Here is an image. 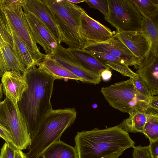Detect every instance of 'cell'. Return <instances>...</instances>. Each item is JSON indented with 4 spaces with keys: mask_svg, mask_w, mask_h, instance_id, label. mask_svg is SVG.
<instances>
[{
    "mask_svg": "<svg viewBox=\"0 0 158 158\" xmlns=\"http://www.w3.org/2000/svg\"><path fill=\"white\" fill-rule=\"evenodd\" d=\"M0 124L10 132L15 148L22 150L29 146L31 136L18 104L6 97L0 102Z\"/></svg>",
    "mask_w": 158,
    "mask_h": 158,
    "instance_id": "cell-6",
    "label": "cell"
},
{
    "mask_svg": "<svg viewBox=\"0 0 158 158\" xmlns=\"http://www.w3.org/2000/svg\"><path fill=\"white\" fill-rule=\"evenodd\" d=\"M85 2L90 8L99 10L104 18L107 17L109 12L107 0H85Z\"/></svg>",
    "mask_w": 158,
    "mask_h": 158,
    "instance_id": "cell-28",
    "label": "cell"
},
{
    "mask_svg": "<svg viewBox=\"0 0 158 158\" xmlns=\"http://www.w3.org/2000/svg\"><path fill=\"white\" fill-rule=\"evenodd\" d=\"M47 55L80 78L83 83L95 85L101 81L100 75L85 68L67 48L60 44L58 45L52 53Z\"/></svg>",
    "mask_w": 158,
    "mask_h": 158,
    "instance_id": "cell-9",
    "label": "cell"
},
{
    "mask_svg": "<svg viewBox=\"0 0 158 158\" xmlns=\"http://www.w3.org/2000/svg\"><path fill=\"white\" fill-rule=\"evenodd\" d=\"M78 158H118L135 142L118 125L78 132L75 138Z\"/></svg>",
    "mask_w": 158,
    "mask_h": 158,
    "instance_id": "cell-2",
    "label": "cell"
},
{
    "mask_svg": "<svg viewBox=\"0 0 158 158\" xmlns=\"http://www.w3.org/2000/svg\"><path fill=\"white\" fill-rule=\"evenodd\" d=\"M140 30L147 38L149 47L144 60L138 69L158 58V16L152 18L143 17Z\"/></svg>",
    "mask_w": 158,
    "mask_h": 158,
    "instance_id": "cell-15",
    "label": "cell"
},
{
    "mask_svg": "<svg viewBox=\"0 0 158 158\" xmlns=\"http://www.w3.org/2000/svg\"><path fill=\"white\" fill-rule=\"evenodd\" d=\"M77 114L74 107L53 110L49 113L31 137L27 158H39L48 147L60 140L64 132L74 123Z\"/></svg>",
    "mask_w": 158,
    "mask_h": 158,
    "instance_id": "cell-3",
    "label": "cell"
},
{
    "mask_svg": "<svg viewBox=\"0 0 158 158\" xmlns=\"http://www.w3.org/2000/svg\"><path fill=\"white\" fill-rule=\"evenodd\" d=\"M3 93L2 84L0 83V102L2 101L1 100L2 98Z\"/></svg>",
    "mask_w": 158,
    "mask_h": 158,
    "instance_id": "cell-40",
    "label": "cell"
},
{
    "mask_svg": "<svg viewBox=\"0 0 158 158\" xmlns=\"http://www.w3.org/2000/svg\"><path fill=\"white\" fill-rule=\"evenodd\" d=\"M148 110L158 113V97L157 96H151L150 98Z\"/></svg>",
    "mask_w": 158,
    "mask_h": 158,
    "instance_id": "cell-36",
    "label": "cell"
},
{
    "mask_svg": "<svg viewBox=\"0 0 158 158\" xmlns=\"http://www.w3.org/2000/svg\"><path fill=\"white\" fill-rule=\"evenodd\" d=\"M104 64L110 69L114 70L130 78L135 79L139 77L138 74L133 71L126 64L120 62L106 61Z\"/></svg>",
    "mask_w": 158,
    "mask_h": 158,
    "instance_id": "cell-27",
    "label": "cell"
},
{
    "mask_svg": "<svg viewBox=\"0 0 158 158\" xmlns=\"http://www.w3.org/2000/svg\"><path fill=\"white\" fill-rule=\"evenodd\" d=\"M14 158H27V157L21 150L15 148Z\"/></svg>",
    "mask_w": 158,
    "mask_h": 158,
    "instance_id": "cell-38",
    "label": "cell"
},
{
    "mask_svg": "<svg viewBox=\"0 0 158 158\" xmlns=\"http://www.w3.org/2000/svg\"><path fill=\"white\" fill-rule=\"evenodd\" d=\"M8 21L13 37L12 50L25 72L36 65L26 45L16 33L9 20Z\"/></svg>",
    "mask_w": 158,
    "mask_h": 158,
    "instance_id": "cell-19",
    "label": "cell"
},
{
    "mask_svg": "<svg viewBox=\"0 0 158 158\" xmlns=\"http://www.w3.org/2000/svg\"><path fill=\"white\" fill-rule=\"evenodd\" d=\"M69 2L75 4L85 2V0H67Z\"/></svg>",
    "mask_w": 158,
    "mask_h": 158,
    "instance_id": "cell-39",
    "label": "cell"
},
{
    "mask_svg": "<svg viewBox=\"0 0 158 158\" xmlns=\"http://www.w3.org/2000/svg\"><path fill=\"white\" fill-rule=\"evenodd\" d=\"M23 74L28 86L17 104L31 137L45 116L53 110L51 99L56 79L36 66Z\"/></svg>",
    "mask_w": 158,
    "mask_h": 158,
    "instance_id": "cell-1",
    "label": "cell"
},
{
    "mask_svg": "<svg viewBox=\"0 0 158 158\" xmlns=\"http://www.w3.org/2000/svg\"><path fill=\"white\" fill-rule=\"evenodd\" d=\"M131 0L143 17L152 18L158 16V0Z\"/></svg>",
    "mask_w": 158,
    "mask_h": 158,
    "instance_id": "cell-24",
    "label": "cell"
},
{
    "mask_svg": "<svg viewBox=\"0 0 158 158\" xmlns=\"http://www.w3.org/2000/svg\"><path fill=\"white\" fill-rule=\"evenodd\" d=\"M0 137L4 139L6 142L14 147L13 138L10 132L0 124Z\"/></svg>",
    "mask_w": 158,
    "mask_h": 158,
    "instance_id": "cell-34",
    "label": "cell"
},
{
    "mask_svg": "<svg viewBox=\"0 0 158 158\" xmlns=\"http://www.w3.org/2000/svg\"><path fill=\"white\" fill-rule=\"evenodd\" d=\"M133 148V158H152L149 146H142L139 145L134 146Z\"/></svg>",
    "mask_w": 158,
    "mask_h": 158,
    "instance_id": "cell-30",
    "label": "cell"
},
{
    "mask_svg": "<svg viewBox=\"0 0 158 158\" xmlns=\"http://www.w3.org/2000/svg\"><path fill=\"white\" fill-rule=\"evenodd\" d=\"M15 148L6 142L1 149L0 158H14Z\"/></svg>",
    "mask_w": 158,
    "mask_h": 158,
    "instance_id": "cell-32",
    "label": "cell"
},
{
    "mask_svg": "<svg viewBox=\"0 0 158 158\" xmlns=\"http://www.w3.org/2000/svg\"><path fill=\"white\" fill-rule=\"evenodd\" d=\"M147 120L142 133L149 141L158 140V113L147 110L146 112Z\"/></svg>",
    "mask_w": 158,
    "mask_h": 158,
    "instance_id": "cell-25",
    "label": "cell"
},
{
    "mask_svg": "<svg viewBox=\"0 0 158 158\" xmlns=\"http://www.w3.org/2000/svg\"><path fill=\"white\" fill-rule=\"evenodd\" d=\"M11 71L22 74L24 72L11 47L6 43L0 42V77Z\"/></svg>",
    "mask_w": 158,
    "mask_h": 158,
    "instance_id": "cell-17",
    "label": "cell"
},
{
    "mask_svg": "<svg viewBox=\"0 0 158 158\" xmlns=\"http://www.w3.org/2000/svg\"><path fill=\"white\" fill-rule=\"evenodd\" d=\"M149 151L152 158H158V140L149 141Z\"/></svg>",
    "mask_w": 158,
    "mask_h": 158,
    "instance_id": "cell-35",
    "label": "cell"
},
{
    "mask_svg": "<svg viewBox=\"0 0 158 158\" xmlns=\"http://www.w3.org/2000/svg\"><path fill=\"white\" fill-rule=\"evenodd\" d=\"M109 12L105 20L117 31L139 30L143 17L131 0H107Z\"/></svg>",
    "mask_w": 158,
    "mask_h": 158,
    "instance_id": "cell-7",
    "label": "cell"
},
{
    "mask_svg": "<svg viewBox=\"0 0 158 158\" xmlns=\"http://www.w3.org/2000/svg\"><path fill=\"white\" fill-rule=\"evenodd\" d=\"M42 158H78L75 147L60 140L48 147L41 155Z\"/></svg>",
    "mask_w": 158,
    "mask_h": 158,
    "instance_id": "cell-21",
    "label": "cell"
},
{
    "mask_svg": "<svg viewBox=\"0 0 158 158\" xmlns=\"http://www.w3.org/2000/svg\"><path fill=\"white\" fill-rule=\"evenodd\" d=\"M112 75V72L109 68L103 70L100 75L102 79L105 81H109L111 78Z\"/></svg>",
    "mask_w": 158,
    "mask_h": 158,
    "instance_id": "cell-37",
    "label": "cell"
},
{
    "mask_svg": "<svg viewBox=\"0 0 158 158\" xmlns=\"http://www.w3.org/2000/svg\"><path fill=\"white\" fill-rule=\"evenodd\" d=\"M38 67L52 76L55 79H71L81 81V80L68 70L57 63L46 55Z\"/></svg>",
    "mask_w": 158,
    "mask_h": 158,
    "instance_id": "cell-22",
    "label": "cell"
},
{
    "mask_svg": "<svg viewBox=\"0 0 158 158\" xmlns=\"http://www.w3.org/2000/svg\"><path fill=\"white\" fill-rule=\"evenodd\" d=\"M88 51L95 58L104 64L106 61L120 62L125 64L122 59L110 54L104 52Z\"/></svg>",
    "mask_w": 158,
    "mask_h": 158,
    "instance_id": "cell-29",
    "label": "cell"
},
{
    "mask_svg": "<svg viewBox=\"0 0 158 158\" xmlns=\"http://www.w3.org/2000/svg\"><path fill=\"white\" fill-rule=\"evenodd\" d=\"M118 38L141 62L148 52L149 44L147 39L140 30L117 31Z\"/></svg>",
    "mask_w": 158,
    "mask_h": 158,
    "instance_id": "cell-16",
    "label": "cell"
},
{
    "mask_svg": "<svg viewBox=\"0 0 158 158\" xmlns=\"http://www.w3.org/2000/svg\"><path fill=\"white\" fill-rule=\"evenodd\" d=\"M51 11L63 38L69 48L83 49L85 42L81 31L84 10L67 0H44Z\"/></svg>",
    "mask_w": 158,
    "mask_h": 158,
    "instance_id": "cell-4",
    "label": "cell"
},
{
    "mask_svg": "<svg viewBox=\"0 0 158 158\" xmlns=\"http://www.w3.org/2000/svg\"><path fill=\"white\" fill-rule=\"evenodd\" d=\"M23 0H0V9H9L21 6Z\"/></svg>",
    "mask_w": 158,
    "mask_h": 158,
    "instance_id": "cell-33",
    "label": "cell"
},
{
    "mask_svg": "<svg viewBox=\"0 0 158 158\" xmlns=\"http://www.w3.org/2000/svg\"><path fill=\"white\" fill-rule=\"evenodd\" d=\"M83 49L89 51L104 52L111 54L123 60L128 66H134L136 69L141 63L116 34L107 40L88 45Z\"/></svg>",
    "mask_w": 158,
    "mask_h": 158,
    "instance_id": "cell-10",
    "label": "cell"
},
{
    "mask_svg": "<svg viewBox=\"0 0 158 158\" xmlns=\"http://www.w3.org/2000/svg\"><path fill=\"white\" fill-rule=\"evenodd\" d=\"M128 118L124 119L119 124V127L125 132H140L142 133L147 120L146 112L135 111L129 114Z\"/></svg>",
    "mask_w": 158,
    "mask_h": 158,
    "instance_id": "cell-23",
    "label": "cell"
},
{
    "mask_svg": "<svg viewBox=\"0 0 158 158\" xmlns=\"http://www.w3.org/2000/svg\"><path fill=\"white\" fill-rule=\"evenodd\" d=\"M0 42L13 48V40L10 25L5 13L0 9Z\"/></svg>",
    "mask_w": 158,
    "mask_h": 158,
    "instance_id": "cell-26",
    "label": "cell"
},
{
    "mask_svg": "<svg viewBox=\"0 0 158 158\" xmlns=\"http://www.w3.org/2000/svg\"><path fill=\"white\" fill-rule=\"evenodd\" d=\"M81 19L84 48L88 45L106 41L114 35L109 28L90 17L85 11L82 15Z\"/></svg>",
    "mask_w": 158,
    "mask_h": 158,
    "instance_id": "cell-12",
    "label": "cell"
},
{
    "mask_svg": "<svg viewBox=\"0 0 158 158\" xmlns=\"http://www.w3.org/2000/svg\"><path fill=\"white\" fill-rule=\"evenodd\" d=\"M24 12L31 14L38 19L55 38L58 45L63 38L54 16L44 0H23Z\"/></svg>",
    "mask_w": 158,
    "mask_h": 158,
    "instance_id": "cell-11",
    "label": "cell"
},
{
    "mask_svg": "<svg viewBox=\"0 0 158 158\" xmlns=\"http://www.w3.org/2000/svg\"><path fill=\"white\" fill-rule=\"evenodd\" d=\"M67 48L77 59L85 68L90 71L100 75L103 70L109 68L86 49L76 48Z\"/></svg>",
    "mask_w": 158,
    "mask_h": 158,
    "instance_id": "cell-20",
    "label": "cell"
},
{
    "mask_svg": "<svg viewBox=\"0 0 158 158\" xmlns=\"http://www.w3.org/2000/svg\"><path fill=\"white\" fill-rule=\"evenodd\" d=\"M24 14L36 44L41 46L46 55L52 53L58 45L55 38L42 23L35 16L24 12Z\"/></svg>",
    "mask_w": 158,
    "mask_h": 158,
    "instance_id": "cell-13",
    "label": "cell"
},
{
    "mask_svg": "<svg viewBox=\"0 0 158 158\" xmlns=\"http://www.w3.org/2000/svg\"><path fill=\"white\" fill-rule=\"evenodd\" d=\"M133 79L135 88L140 93L149 98L152 96L147 86L139 77Z\"/></svg>",
    "mask_w": 158,
    "mask_h": 158,
    "instance_id": "cell-31",
    "label": "cell"
},
{
    "mask_svg": "<svg viewBox=\"0 0 158 158\" xmlns=\"http://www.w3.org/2000/svg\"><path fill=\"white\" fill-rule=\"evenodd\" d=\"M144 82L152 96L158 94V58L138 69L135 72Z\"/></svg>",
    "mask_w": 158,
    "mask_h": 158,
    "instance_id": "cell-18",
    "label": "cell"
},
{
    "mask_svg": "<svg viewBox=\"0 0 158 158\" xmlns=\"http://www.w3.org/2000/svg\"><path fill=\"white\" fill-rule=\"evenodd\" d=\"M3 92L14 105L17 104L27 87L23 74L13 71L4 73L1 77Z\"/></svg>",
    "mask_w": 158,
    "mask_h": 158,
    "instance_id": "cell-14",
    "label": "cell"
},
{
    "mask_svg": "<svg viewBox=\"0 0 158 158\" xmlns=\"http://www.w3.org/2000/svg\"><path fill=\"white\" fill-rule=\"evenodd\" d=\"M1 10L5 14L15 32L29 50L36 66H38L46 55L41 53L38 48L28 25L22 6Z\"/></svg>",
    "mask_w": 158,
    "mask_h": 158,
    "instance_id": "cell-8",
    "label": "cell"
},
{
    "mask_svg": "<svg viewBox=\"0 0 158 158\" xmlns=\"http://www.w3.org/2000/svg\"><path fill=\"white\" fill-rule=\"evenodd\" d=\"M101 92L111 106L123 113L129 114L135 111L145 112L149 108L151 97L137 89L133 79L103 87Z\"/></svg>",
    "mask_w": 158,
    "mask_h": 158,
    "instance_id": "cell-5",
    "label": "cell"
}]
</instances>
